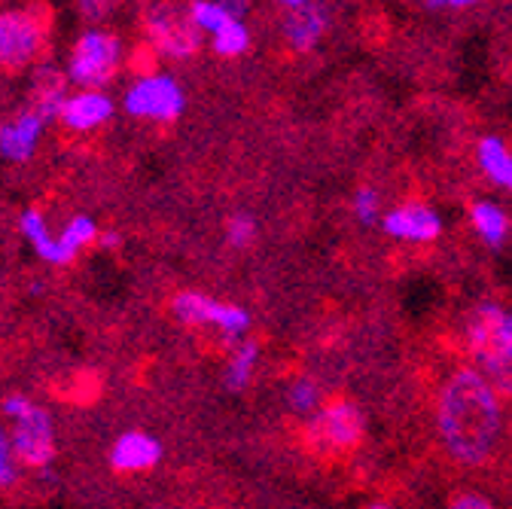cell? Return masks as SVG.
I'll return each instance as SVG.
<instances>
[{
    "label": "cell",
    "mask_w": 512,
    "mask_h": 509,
    "mask_svg": "<svg viewBox=\"0 0 512 509\" xmlns=\"http://www.w3.org/2000/svg\"><path fill=\"white\" fill-rule=\"evenodd\" d=\"M436 433L455 464L476 470L491 461L503 433V403L476 366H458L442 378Z\"/></svg>",
    "instance_id": "obj_1"
},
{
    "label": "cell",
    "mask_w": 512,
    "mask_h": 509,
    "mask_svg": "<svg viewBox=\"0 0 512 509\" xmlns=\"http://www.w3.org/2000/svg\"><path fill=\"white\" fill-rule=\"evenodd\" d=\"M0 415L10 424V445L19 467L46 473L58 455V433L52 412L28 394L13 391L0 397Z\"/></svg>",
    "instance_id": "obj_2"
},
{
    "label": "cell",
    "mask_w": 512,
    "mask_h": 509,
    "mask_svg": "<svg viewBox=\"0 0 512 509\" xmlns=\"http://www.w3.org/2000/svg\"><path fill=\"white\" fill-rule=\"evenodd\" d=\"M122 37L110 28L92 25L77 34V40L68 49V61H64V77L77 89H107L113 77L122 68Z\"/></svg>",
    "instance_id": "obj_3"
},
{
    "label": "cell",
    "mask_w": 512,
    "mask_h": 509,
    "mask_svg": "<svg viewBox=\"0 0 512 509\" xmlns=\"http://www.w3.org/2000/svg\"><path fill=\"white\" fill-rule=\"evenodd\" d=\"M49 22L37 7H4L0 10V71L16 74L37 68L46 52Z\"/></svg>",
    "instance_id": "obj_4"
},
{
    "label": "cell",
    "mask_w": 512,
    "mask_h": 509,
    "mask_svg": "<svg viewBox=\"0 0 512 509\" xmlns=\"http://www.w3.org/2000/svg\"><path fill=\"white\" fill-rule=\"evenodd\" d=\"M467 351L476 357L479 372L488 378L512 360V324L509 311L494 302H482L467 314L464 324Z\"/></svg>",
    "instance_id": "obj_5"
},
{
    "label": "cell",
    "mask_w": 512,
    "mask_h": 509,
    "mask_svg": "<svg viewBox=\"0 0 512 509\" xmlns=\"http://www.w3.org/2000/svg\"><path fill=\"white\" fill-rule=\"evenodd\" d=\"M171 314L183 327H214V330H220L226 342H235V339L247 336V330H250L247 308H241L235 302H220V299L199 293V290H180L171 299Z\"/></svg>",
    "instance_id": "obj_6"
},
{
    "label": "cell",
    "mask_w": 512,
    "mask_h": 509,
    "mask_svg": "<svg viewBox=\"0 0 512 509\" xmlns=\"http://www.w3.org/2000/svg\"><path fill=\"white\" fill-rule=\"evenodd\" d=\"M186 107L183 86L171 74H138L122 95V110L144 122H174Z\"/></svg>",
    "instance_id": "obj_7"
},
{
    "label": "cell",
    "mask_w": 512,
    "mask_h": 509,
    "mask_svg": "<svg viewBox=\"0 0 512 509\" xmlns=\"http://www.w3.org/2000/svg\"><path fill=\"white\" fill-rule=\"evenodd\" d=\"M144 37H147V46L162 55V58H174V61H183V58H192L199 52V43H202V34L196 31V25L189 22L186 16V7H171V4H153L144 10Z\"/></svg>",
    "instance_id": "obj_8"
},
{
    "label": "cell",
    "mask_w": 512,
    "mask_h": 509,
    "mask_svg": "<svg viewBox=\"0 0 512 509\" xmlns=\"http://www.w3.org/2000/svg\"><path fill=\"white\" fill-rule=\"evenodd\" d=\"M308 430H311V439L317 445H324V449L348 452V449H354V445L363 439L366 418H363L357 403L336 397V400H330L327 406H320L314 412Z\"/></svg>",
    "instance_id": "obj_9"
},
{
    "label": "cell",
    "mask_w": 512,
    "mask_h": 509,
    "mask_svg": "<svg viewBox=\"0 0 512 509\" xmlns=\"http://www.w3.org/2000/svg\"><path fill=\"white\" fill-rule=\"evenodd\" d=\"M49 129V119L34 107H22L13 119L0 122V159L10 165H25L40 150V141Z\"/></svg>",
    "instance_id": "obj_10"
},
{
    "label": "cell",
    "mask_w": 512,
    "mask_h": 509,
    "mask_svg": "<svg viewBox=\"0 0 512 509\" xmlns=\"http://www.w3.org/2000/svg\"><path fill=\"white\" fill-rule=\"evenodd\" d=\"M116 116V101L107 89H77L58 110V122L74 135L98 132Z\"/></svg>",
    "instance_id": "obj_11"
},
{
    "label": "cell",
    "mask_w": 512,
    "mask_h": 509,
    "mask_svg": "<svg viewBox=\"0 0 512 509\" xmlns=\"http://www.w3.org/2000/svg\"><path fill=\"white\" fill-rule=\"evenodd\" d=\"M327 31V10L311 0H293L281 7V34L284 43L296 52H308L320 43Z\"/></svg>",
    "instance_id": "obj_12"
},
{
    "label": "cell",
    "mask_w": 512,
    "mask_h": 509,
    "mask_svg": "<svg viewBox=\"0 0 512 509\" xmlns=\"http://www.w3.org/2000/svg\"><path fill=\"white\" fill-rule=\"evenodd\" d=\"M162 461V442L147 430H125L110 445V467L116 473H147Z\"/></svg>",
    "instance_id": "obj_13"
},
{
    "label": "cell",
    "mask_w": 512,
    "mask_h": 509,
    "mask_svg": "<svg viewBox=\"0 0 512 509\" xmlns=\"http://www.w3.org/2000/svg\"><path fill=\"white\" fill-rule=\"evenodd\" d=\"M384 232L403 238V241H433L442 232V220L436 217V211H430L427 205H400L394 208L388 217H384Z\"/></svg>",
    "instance_id": "obj_14"
},
{
    "label": "cell",
    "mask_w": 512,
    "mask_h": 509,
    "mask_svg": "<svg viewBox=\"0 0 512 509\" xmlns=\"http://www.w3.org/2000/svg\"><path fill=\"white\" fill-rule=\"evenodd\" d=\"M28 92H31L28 107H34L37 113H43L52 122V119H58L61 104L71 95V83L64 77V71H58L55 65H37L31 74Z\"/></svg>",
    "instance_id": "obj_15"
},
{
    "label": "cell",
    "mask_w": 512,
    "mask_h": 509,
    "mask_svg": "<svg viewBox=\"0 0 512 509\" xmlns=\"http://www.w3.org/2000/svg\"><path fill=\"white\" fill-rule=\"evenodd\" d=\"M19 232H22V238L31 244V250L37 253V257L43 260V263H49V266H71V260H68V253L61 250V244H58V232L49 226V217L40 211V208H25L22 211V217H19Z\"/></svg>",
    "instance_id": "obj_16"
},
{
    "label": "cell",
    "mask_w": 512,
    "mask_h": 509,
    "mask_svg": "<svg viewBox=\"0 0 512 509\" xmlns=\"http://www.w3.org/2000/svg\"><path fill=\"white\" fill-rule=\"evenodd\" d=\"M244 13H247V4H232V0H196V4L186 7L189 22L196 25L199 34H208V37H214L226 22L244 19Z\"/></svg>",
    "instance_id": "obj_17"
},
{
    "label": "cell",
    "mask_w": 512,
    "mask_h": 509,
    "mask_svg": "<svg viewBox=\"0 0 512 509\" xmlns=\"http://www.w3.org/2000/svg\"><path fill=\"white\" fill-rule=\"evenodd\" d=\"M101 226L89 217V214H74L71 220H64V226L58 229V244L68 253V260L77 263L80 253L92 244H98Z\"/></svg>",
    "instance_id": "obj_18"
},
{
    "label": "cell",
    "mask_w": 512,
    "mask_h": 509,
    "mask_svg": "<svg viewBox=\"0 0 512 509\" xmlns=\"http://www.w3.org/2000/svg\"><path fill=\"white\" fill-rule=\"evenodd\" d=\"M476 156H479L482 171H485L494 183L509 186V180H512V153L506 150V144H503L500 138H494V135L482 138Z\"/></svg>",
    "instance_id": "obj_19"
},
{
    "label": "cell",
    "mask_w": 512,
    "mask_h": 509,
    "mask_svg": "<svg viewBox=\"0 0 512 509\" xmlns=\"http://www.w3.org/2000/svg\"><path fill=\"white\" fill-rule=\"evenodd\" d=\"M256 363H260V345L250 342V339H244V342L232 351V357H229V363H226V372H223V375H226V388H229V391H244V388L250 385Z\"/></svg>",
    "instance_id": "obj_20"
},
{
    "label": "cell",
    "mask_w": 512,
    "mask_h": 509,
    "mask_svg": "<svg viewBox=\"0 0 512 509\" xmlns=\"http://www.w3.org/2000/svg\"><path fill=\"white\" fill-rule=\"evenodd\" d=\"M470 220H473V229H476L488 244H500V241L506 238V232H509L506 214H503L497 205H491V202H476V205L470 208Z\"/></svg>",
    "instance_id": "obj_21"
},
{
    "label": "cell",
    "mask_w": 512,
    "mask_h": 509,
    "mask_svg": "<svg viewBox=\"0 0 512 509\" xmlns=\"http://www.w3.org/2000/svg\"><path fill=\"white\" fill-rule=\"evenodd\" d=\"M211 46H214V52H217V55H223V58L244 55V52H247V46H250V31H247L244 19H232V22H226V25L211 37Z\"/></svg>",
    "instance_id": "obj_22"
},
{
    "label": "cell",
    "mask_w": 512,
    "mask_h": 509,
    "mask_svg": "<svg viewBox=\"0 0 512 509\" xmlns=\"http://www.w3.org/2000/svg\"><path fill=\"white\" fill-rule=\"evenodd\" d=\"M22 467L13 455V445H10V430L0 427V491H7L19 482Z\"/></svg>",
    "instance_id": "obj_23"
},
{
    "label": "cell",
    "mask_w": 512,
    "mask_h": 509,
    "mask_svg": "<svg viewBox=\"0 0 512 509\" xmlns=\"http://www.w3.org/2000/svg\"><path fill=\"white\" fill-rule=\"evenodd\" d=\"M317 400H320V394H317V385L314 381H293L290 385V391H287V403H290V409L293 412H314L317 409Z\"/></svg>",
    "instance_id": "obj_24"
},
{
    "label": "cell",
    "mask_w": 512,
    "mask_h": 509,
    "mask_svg": "<svg viewBox=\"0 0 512 509\" xmlns=\"http://www.w3.org/2000/svg\"><path fill=\"white\" fill-rule=\"evenodd\" d=\"M253 235H256V223H253V217H247V214H235V217H229V223H226V238H229V244H232V247H244V244H250V241H253Z\"/></svg>",
    "instance_id": "obj_25"
},
{
    "label": "cell",
    "mask_w": 512,
    "mask_h": 509,
    "mask_svg": "<svg viewBox=\"0 0 512 509\" xmlns=\"http://www.w3.org/2000/svg\"><path fill=\"white\" fill-rule=\"evenodd\" d=\"M354 211L363 223H372L378 217V193L369 186L357 189V196H354Z\"/></svg>",
    "instance_id": "obj_26"
},
{
    "label": "cell",
    "mask_w": 512,
    "mask_h": 509,
    "mask_svg": "<svg viewBox=\"0 0 512 509\" xmlns=\"http://www.w3.org/2000/svg\"><path fill=\"white\" fill-rule=\"evenodd\" d=\"M448 509H497V503L479 491H461L452 497V503H448Z\"/></svg>",
    "instance_id": "obj_27"
},
{
    "label": "cell",
    "mask_w": 512,
    "mask_h": 509,
    "mask_svg": "<svg viewBox=\"0 0 512 509\" xmlns=\"http://www.w3.org/2000/svg\"><path fill=\"white\" fill-rule=\"evenodd\" d=\"M119 244H122V235L116 229H101V235H98V247L101 250H116Z\"/></svg>",
    "instance_id": "obj_28"
},
{
    "label": "cell",
    "mask_w": 512,
    "mask_h": 509,
    "mask_svg": "<svg viewBox=\"0 0 512 509\" xmlns=\"http://www.w3.org/2000/svg\"><path fill=\"white\" fill-rule=\"evenodd\" d=\"M430 10H467L470 0H439V4H427Z\"/></svg>",
    "instance_id": "obj_29"
},
{
    "label": "cell",
    "mask_w": 512,
    "mask_h": 509,
    "mask_svg": "<svg viewBox=\"0 0 512 509\" xmlns=\"http://www.w3.org/2000/svg\"><path fill=\"white\" fill-rule=\"evenodd\" d=\"M80 10H83V13H92V16L98 19L101 13H107V4H80Z\"/></svg>",
    "instance_id": "obj_30"
},
{
    "label": "cell",
    "mask_w": 512,
    "mask_h": 509,
    "mask_svg": "<svg viewBox=\"0 0 512 509\" xmlns=\"http://www.w3.org/2000/svg\"><path fill=\"white\" fill-rule=\"evenodd\" d=\"M366 509H397V506H391V503H384V500H378V503H369Z\"/></svg>",
    "instance_id": "obj_31"
},
{
    "label": "cell",
    "mask_w": 512,
    "mask_h": 509,
    "mask_svg": "<svg viewBox=\"0 0 512 509\" xmlns=\"http://www.w3.org/2000/svg\"><path fill=\"white\" fill-rule=\"evenodd\" d=\"M509 324H512V311H509Z\"/></svg>",
    "instance_id": "obj_32"
},
{
    "label": "cell",
    "mask_w": 512,
    "mask_h": 509,
    "mask_svg": "<svg viewBox=\"0 0 512 509\" xmlns=\"http://www.w3.org/2000/svg\"><path fill=\"white\" fill-rule=\"evenodd\" d=\"M506 189H512V180H509V186H506Z\"/></svg>",
    "instance_id": "obj_33"
}]
</instances>
